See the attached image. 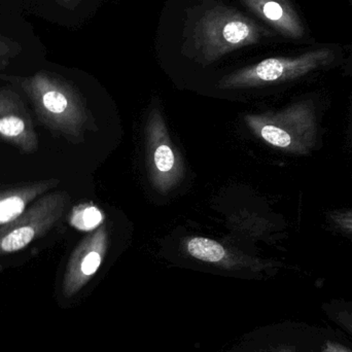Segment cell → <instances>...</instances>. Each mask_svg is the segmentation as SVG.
<instances>
[{"label": "cell", "instance_id": "cell-1", "mask_svg": "<svg viewBox=\"0 0 352 352\" xmlns=\"http://www.w3.org/2000/svg\"><path fill=\"white\" fill-rule=\"evenodd\" d=\"M0 80L24 94L37 121L53 135L78 144L84 142L87 131L94 129L82 95L62 76L43 70L29 76L0 74Z\"/></svg>", "mask_w": 352, "mask_h": 352}, {"label": "cell", "instance_id": "cell-2", "mask_svg": "<svg viewBox=\"0 0 352 352\" xmlns=\"http://www.w3.org/2000/svg\"><path fill=\"white\" fill-rule=\"evenodd\" d=\"M267 32L239 10L217 4L195 21L188 45L199 63L209 65L227 54L260 43Z\"/></svg>", "mask_w": 352, "mask_h": 352}, {"label": "cell", "instance_id": "cell-3", "mask_svg": "<svg viewBox=\"0 0 352 352\" xmlns=\"http://www.w3.org/2000/svg\"><path fill=\"white\" fill-rule=\"evenodd\" d=\"M244 121L256 138L289 154H308L318 142V119L311 101L293 103L278 111L246 115Z\"/></svg>", "mask_w": 352, "mask_h": 352}, {"label": "cell", "instance_id": "cell-4", "mask_svg": "<svg viewBox=\"0 0 352 352\" xmlns=\"http://www.w3.org/2000/svg\"><path fill=\"white\" fill-rule=\"evenodd\" d=\"M333 59L334 52L330 49L314 50L295 57L268 58L223 76L217 88L238 90L291 82L329 65Z\"/></svg>", "mask_w": 352, "mask_h": 352}, {"label": "cell", "instance_id": "cell-5", "mask_svg": "<svg viewBox=\"0 0 352 352\" xmlns=\"http://www.w3.org/2000/svg\"><path fill=\"white\" fill-rule=\"evenodd\" d=\"M70 197L64 190H51L39 197L23 214L0 227V256L26 250L47 236L65 215Z\"/></svg>", "mask_w": 352, "mask_h": 352}, {"label": "cell", "instance_id": "cell-6", "mask_svg": "<svg viewBox=\"0 0 352 352\" xmlns=\"http://www.w3.org/2000/svg\"><path fill=\"white\" fill-rule=\"evenodd\" d=\"M146 146L151 184L157 192L167 194L184 179V163L158 109H153L148 113Z\"/></svg>", "mask_w": 352, "mask_h": 352}, {"label": "cell", "instance_id": "cell-7", "mask_svg": "<svg viewBox=\"0 0 352 352\" xmlns=\"http://www.w3.org/2000/svg\"><path fill=\"white\" fill-rule=\"evenodd\" d=\"M109 244V232L102 225L76 246L68 260L62 281L64 297H74L96 274L104 260Z\"/></svg>", "mask_w": 352, "mask_h": 352}, {"label": "cell", "instance_id": "cell-8", "mask_svg": "<svg viewBox=\"0 0 352 352\" xmlns=\"http://www.w3.org/2000/svg\"><path fill=\"white\" fill-rule=\"evenodd\" d=\"M57 178L33 180L0 188V227L18 219L39 197L59 184Z\"/></svg>", "mask_w": 352, "mask_h": 352}, {"label": "cell", "instance_id": "cell-9", "mask_svg": "<svg viewBox=\"0 0 352 352\" xmlns=\"http://www.w3.org/2000/svg\"><path fill=\"white\" fill-rule=\"evenodd\" d=\"M250 12L283 36L300 39L305 28L299 14L287 0H240Z\"/></svg>", "mask_w": 352, "mask_h": 352}, {"label": "cell", "instance_id": "cell-10", "mask_svg": "<svg viewBox=\"0 0 352 352\" xmlns=\"http://www.w3.org/2000/svg\"><path fill=\"white\" fill-rule=\"evenodd\" d=\"M0 142L14 146L21 154L37 152L38 136L27 107L0 115Z\"/></svg>", "mask_w": 352, "mask_h": 352}, {"label": "cell", "instance_id": "cell-11", "mask_svg": "<svg viewBox=\"0 0 352 352\" xmlns=\"http://www.w3.org/2000/svg\"><path fill=\"white\" fill-rule=\"evenodd\" d=\"M184 245L186 254L196 260L217 265L223 268L233 269L236 267L258 265L256 261L252 260L250 256L228 250L223 244L208 238L190 237L184 240Z\"/></svg>", "mask_w": 352, "mask_h": 352}, {"label": "cell", "instance_id": "cell-12", "mask_svg": "<svg viewBox=\"0 0 352 352\" xmlns=\"http://www.w3.org/2000/svg\"><path fill=\"white\" fill-rule=\"evenodd\" d=\"M68 221L78 231L93 232L103 225L104 214L92 203H82L72 208Z\"/></svg>", "mask_w": 352, "mask_h": 352}, {"label": "cell", "instance_id": "cell-13", "mask_svg": "<svg viewBox=\"0 0 352 352\" xmlns=\"http://www.w3.org/2000/svg\"><path fill=\"white\" fill-rule=\"evenodd\" d=\"M307 347L309 352H352V347L341 337L327 330L310 331Z\"/></svg>", "mask_w": 352, "mask_h": 352}, {"label": "cell", "instance_id": "cell-14", "mask_svg": "<svg viewBox=\"0 0 352 352\" xmlns=\"http://www.w3.org/2000/svg\"><path fill=\"white\" fill-rule=\"evenodd\" d=\"M322 309L333 322L352 338V305L330 303Z\"/></svg>", "mask_w": 352, "mask_h": 352}, {"label": "cell", "instance_id": "cell-15", "mask_svg": "<svg viewBox=\"0 0 352 352\" xmlns=\"http://www.w3.org/2000/svg\"><path fill=\"white\" fill-rule=\"evenodd\" d=\"M26 107L18 93L12 89L0 88V115Z\"/></svg>", "mask_w": 352, "mask_h": 352}, {"label": "cell", "instance_id": "cell-16", "mask_svg": "<svg viewBox=\"0 0 352 352\" xmlns=\"http://www.w3.org/2000/svg\"><path fill=\"white\" fill-rule=\"evenodd\" d=\"M329 217L338 229L352 235V210L332 211Z\"/></svg>", "mask_w": 352, "mask_h": 352}, {"label": "cell", "instance_id": "cell-17", "mask_svg": "<svg viewBox=\"0 0 352 352\" xmlns=\"http://www.w3.org/2000/svg\"><path fill=\"white\" fill-rule=\"evenodd\" d=\"M20 51V47L16 45H10L8 41L0 38V69L8 66V62Z\"/></svg>", "mask_w": 352, "mask_h": 352}, {"label": "cell", "instance_id": "cell-18", "mask_svg": "<svg viewBox=\"0 0 352 352\" xmlns=\"http://www.w3.org/2000/svg\"><path fill=\"white\" fill-rule=\"evenodd\" d=\"M59 1L66 4V6H76L80 2V0H59Z\"/></svg>", "mask_w": 352, "mask_h": 352}, {"label": "cell", "instance_id": "cell-19", "mask_svg": "<svg viewBox=\"0 0 352 352\" xmlns=\"http://www.w3.org/2000/svg\"><path fill=\"white\" fill-rule=\"evenodd\" d=\"M276 352H298L296 349H292V347H283V349H278Z\"/></svg>", "mask_w": 352, "mask_h": 352}]
</instances>
